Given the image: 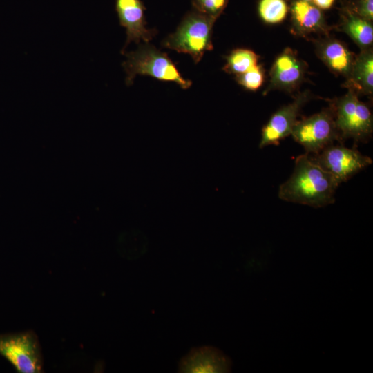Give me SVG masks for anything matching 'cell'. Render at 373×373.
<instances>
[{"instance_id":"cell-1","label":"cell","mask_w":373,"mask_h":373,"mask_svg":"<svg viewBox=\"0 0 373 373\" xmlns=\"http://www.w3.org/2000/svg\"><path fill=\"white\" fill-rule=\"evenodd\" d=\"M339 184L336 178L313 162L305 153L296 158L293 173L280 185L278 196L287 202L319 208L334 202Z\"/></svg>"},{"instance_id":"cell-2","label":"cell","mask_w":373,"mask_h":373,"mask_svg":"<svg viewBox=\"0 0 373 373\" xmlns=\"http://www.w3.org/2000/svg\"><path fill=\"white\" fill-rule=\"evenodd\" d=\"M126 60L123 63L127 77V85H131L137 75H149L161 81L173 82L182 88L187 89L191 81L184 79L174 63L166 54L154 46L144 44L136 50L126 54Z\"/></svg>"},{"instance_id":"cell-3","label":"cell","mask_w":373,"mask_h":373,"mask_svg":"<svg viewBox=\"0 0 373 373\" xmlns=\"http://www.w3.org/2000/svg\"><path fill=\"white\" fill-rule=\"evenodd\" d=\"M216 19L198 11L185 16L176 31L168 36L164 46L189 54L198 63L206 51L213 49L212 28Z\"/></svg>"},{"instance_id":"cell-4","label":"cell","mask_w":373,"mask_h":373,"mask_svg":"<svg viewBox=\"0 0 373 373\" xmlns=\"http://www.w3.org/2000/svg\"><path fill=\"white\" fill-rule=\"evenodd\" d=\"M336 128L343 140L352 138L365 141L373 129L372 114L369 107L358 98V94L349 90L332 105Z\"/></svg>"},{"instance_id":"cell-5","label":"cell","mask_w":373,"mask_h":373,"mask_svg":"<svg viewBox=\"0 0 373 373\" xmlns=\"http://www.w3.org/2000/svg\"><path fill=\"white\" fill-rule=\"evenodd\" d=\"M0 356L6 359L19 373L43 372L41 346L33 331L0 335Z\"/></svg>"},{"instance_id":"cell-6","label":"cell","mask_w":373,"mask_h":373,"mask_svg":"<svg viewBox=\"0 0 373 373\" xmlns=\"http://www.w3.org/2000/svg\"><path fill=\"white\" fill-rule=\"evenodd\" d=\"M291 135L307 154H316L335 141L342 143L332 107L298 120Z\"/></svg>"},{"instance_id":"cell-7","label":"cell","mask_w":373,"mask_h":373,"mask_svg":"<svg viewBox=\"0 0 373 373\" xmlns=\"http://www.w3.org/2000/svg\"><path fill=\"white\" fill-rule=\"evenodd\" d=\"M309 155V154H308ZM309 159L325 171L332 174L341 184L370 166L372 159L356 149L334 144L325 147Z\"/></svg>"},{"instance_id":"cell-8","label":"cell","mask_w":373,"mask_h":373,"mask_svg":"<svg viewBox=\"0 0 373 373\" xmlns=\"http://www.w3.org/2000/svg\"><path fill=\"white\" fill-rule=\"evenodd\" d=\"M309 99L307 92L300 93L273 114L262 128L259 147L278 145L281 140L290 135L300 110Z\"/></svg>"},{"instance_id":"cell-9","label":"cell","mask_w":373,"mask_h":373,"mask_svg":"<svg viewBox=\"0 0 373 373\" xmlns=\"http://www.w3.org/2000/svg\"><path fill=\"white\" fill-rule=\"evenodd\" d=\"M305 71L304 61L291 49H285L273 64L264 95L273 90L292 91L303 80Z\"/></svg>"},{"instance_id":"cell-10","label":"cell","mask_w":373,"mask_h":373,"mask_svg":"<svg viewBox=\"0 0 373 373\" xmlns=\"http://www.w3.org/2000/svg\"><path fill=\"white\" fill-rule=\"evenodd\" d=\"M231 358L217 347L206 345L193 347L178 364V372H230Z\"/></svg>"},{"instance_id":"cell-11","label":"cell","mask_w":373,"mask_h":373,"mask_svg":"<svg viewBox=\"0 0 373 373\" xmlns=\"http://www.w3.org/2000/svg\"><path fill=\"white\" fill-rule=\"evenodd\" d=\"M144 10L140 0H116L119 23L126 30V44L141 41L147 43L154 36V32L146 28Z\"/></svg>"},{"instance_id":"cell-12","label":"cell","mask_w":373,"mask_h":373,"mask_svg":"<svg viewBox=\"0 0 373 373\" xmlns=\"http://www.w3.org/2000/svg\"><path fill=\"white\" fill-rule=\"evenodd\" d=\"M320 59L334 74L348 77L355 57L341 41L328 39L321 43L318 48Z\"/></svg>"},{"instance_id":"cell-13","label":"cell","mask_w":373,"mask_h":373,"mask_svg":"<svg viewBox=\"0 0 373 373\" xmlns=\"http://www.w3.org/2000/svg\"><path fill=\"white\" fill-rule=\"evenodd\" d=\"M345 86L356 94L370 95L373 92V53L363 49L355 58Z\"/></svg>"},{"instance_id":"cell-14","label":"cell","mask_w":373,"mask_h":373,"mask_svg":"<svg viewBox=\"0 0 373 373\" xmlns=\"http://www.w3.org/2000/svg\"><path fill=\"white\" fill-rule=\"evenodd\" d=\"M292 15L296 31L308 34L325 31L323 15L316 6L308 1L299 0L292 7Z\"/></svg>"},{"instance_id":"cell-15","label":"cell","mask_w":373,"mask_h":373,"mask_svg":"<svg viewBox=\"0 0 373 373\" xmlns=\"http://www.w3.org/2000/svg\"><path fill=\"white\" fill-rule=\"evenodd\" d=\"M344 31L363 49H367L373 41V26L370 21L360 16L349 15L343 23Z\"/></svg>"},{"instance_id":"cell-16","label":"cell","mask_w":373,"mask_h":373,"mask_svg":"<svg viewBox=\"0 0 373 373\" xmlns=\"http://www.w3.org/2000/svg\"><path fill=\"white\" fill-rule=\"evenodd\" d=\"M258 58L251 50L235 49L227 57V61L222 69L229 74L238 75L256 66Z\"/></svg>"},{"instance_id":"cell-17","label":"cell","mask_w":373,"mask_h":373,"mask_svg":"<svg viewBox=\"0 0 373 373\" xmlns=\"http://www.w3.org/2000/svg\"><path fill=\"white\" fill-rule=\"evenodd\" d=\"M287 10L285 0H260L258 6L261 19L268 23L281 22L285 18Z\"/></svg>"},{"instance_id":"cell-18","label":"cell","mask_w":373,"mask_h":373,"mask_svg":"<svg viewBox=\"0 0 373 373\" xmlns=\"http://www.w3.org/2000/svg\"><path fill=\"white\" fill-rule=\"evenodd\" d=\"M265 79L263 68L260 65H256L247 72L236 75L237 82L245 88L256 91L262 84Z\"/></svg>"},{"instance_id":"cell-19","label":"cell","mask_w":373,"mask_h":373,"mask_svg":"<svg viewBox=\"0 0 373 373\" xmlns=\"http://www.w3.org/2000/svg\"><path fill=\"white\" fill-rule=\"evenodd\" d=\"M197 11L215 19L225 8L227 0H192Z\"/></svg>"},{"instance_id":"cell-20","label":"cell","mask_w":373,"mask_h":373,"mask_svg":"<svg viewBox=\"0 0 373 373\" xmlns=\"http://www.w3.org/2000/svg\"><path fill=\"white\" fill-rule=\"evenodd\" d=\"M360 17L372 21L373 19V0H361L359 9Z\"/></svg>"},{"instance_id":"cell-21","label":"cell","mask_w":373,"mask_h":373,"mask_svg":"<svg viewBox=\"0 0 373 373\" xmlns=\"http://www.w3.org/2000/svg\"><path fill=\"white\" fill-rule=\"evenodd\" d=\"M316 6L317 8L321 9H328L329 8L334 0H312Z\"/></svg>"},{"instance_id":"cell-22","label":"cell","mask_w":373,"mask_h":373,"mask_svg":"<svg viewBox=\"0 0 373 373\" xmlns=\"http://www.w3.org/2000/svg\"><path fill=\"white\" fill-rule=\"evenodd\" d=\"M303 1H312V0H303Z\"/></svg>"}]
</instances>
